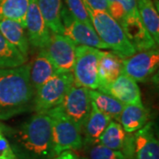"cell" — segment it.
Listing matches in <instances>:
<instances>
[{"mask_svg":"<svg viewBox=\"0 0 159 159\" xmlns=\"http://www.w3.org/2000/svg\"><path fill=\"white\" fill-rule=\"evenodd\" d=\"M128 136L129 134L123 129L119 121L111 119L101 136L99 137L97 143L111 149L122 152L126 144Z\"/></svg>","mask_w":159,"mask_h":159,"instance_id":"obj_21","label":"cell"},{"mask_svg":"<svg viewBox=\"0 0 159 159\" xmlns=\"http://www.w3.org/2000/svg\"><path fill=\"white\" fill-rule=\"evenodd\" d=\"M60 18L63 34L72 40L76 45L94 47L99 50L109 49L108 46L99 38L93 27L75 19L66 6H62Z\"/></svg>","mask_w":159,"mask_h":159,"instance_id":"obj_8","label":"cell"},{"mask_svg":"<svg viewBox=\"0 0 159 159\" xmlns=\"http://www.w3.org/2000/svg\"><path fill=\"white\" fill-rule=\"evenodd\" d=\"M30 0H0V19L19 22L26 29V17Z\"/></svg>","mask_w":159,"mask_h":159,"instance_id":"obj_24","label":"cell"},{"mask_svg":"<svg viewBox=\"0 0 159 159\" xmlns=\"http://www.w3.org/2000/svg\"><path fill=\"white\" fill-rule=\"evenodd\" d=\"M46 113L51 120L53 148L56 156L63 151H78L83 148V139L80 131L74 121L64 112L61 105L51 109Z\"/></svg>","mask_w":159,"mask_h":159,"instance_id":"obj_5","label":"cell"},{"mask_svg":"<svg viewBox=\"0 0 159 159\" xmlns=\"http://www.w3.org/2000/svg\"><path fill=\"white\" fill-rule=\"evenodd\" d=\"M65 1L66 6V7L75 19L92 27L90 19L87 11L83 0H65Z\"/></svg>","mask_w":159,"mask_h":159,"instance_id":"obj_27","label":"cell"},{"mask_svg":"<svg viewBox=\"0 0 159 159\" xmlns=\"http://www.w3.org/2000/svg\"><path fill=\"white\" fill-rule=\"evenodd\" d=\"M89 91V89L84 87L73 84L60 104L64 112L74 121L80 133L91 111V98Z\"/></svg>","mask_w":159,"mask_h":159,"instance_id":"obj_11","label":"cell"},{"mask_svg":"<svg viewBox=\"0 0 159 159\" xmlns=\"http://www.w3.org/2000/svg\"><path fill=\"white\" fill-rule=\"evenodd\" d=\"M89 93L91 101L96 104L99 111L106 114L111 119L119 121L120 113L124 107L122 102H119L111 95L97 89L89 90Z\"/></svg>","mask_w":159,"mask_h":159,"instance_id":"obj_23","label":"cell"},{"mask_svg":"<svg viewBox=\"0 0 159 159\" xmlns=\"http://www.w3.org/2000/svg\"><path fill=\"white\" fill-rule=\"evenodd\" d=\"M57 72V69L46 54L44 49H40L34 61L30 63L29 78L34 92Z\"/></svg>","mask_w":159,"mask_h":159,"instance_id":"obj_17","label":"cell"},{"mask_svg":"<svg viewBox=\"0 0 159 159\" xmlns=\"http://www.w3.org/2000/svg\"><path fill=\"white\" fill-rule=\"evenodd\" d=\"M106 94L125 104L142 103V94L137 82L131 77L121 74L105 91Z\"/></svg>","mask_w":159,"mask_h":159,"instance_id":"obj_15","label":"cell"},{"mask_svg":"<svg viewBox=\"0 0 159 159\" xmlns=\"http://www.w3.org/2000/svg\"><path fill=\"white\" fill-rule=\"evenodd\" d=\"M148 118L149 112L142 102L137 104H125L119 116V122L126 133L133 134L146 125Z\"/></svg>","mask_w":159,"mask_h":159,"instance_id":"obj_18","label":"cell"},{"mask_svg":"<svg viewBox=\"0 0 159 159\" xmlns=\"http://www.w3.org/2000/svg\"><path fill=\"white\" fill-rule=\"evenodd\" d=\"M73 84V73L57 72L34 92L33 110L35 112H47L60 105Z\"/></svg>","mask_w":159,"mask_h":159,"instance_id":"obj_6","label":"cell"},{"mask_svg":"<svg viewBox=\"0 0 159 159\" xmlns=\"http://www.w3.org/2000/svg\"><path fill=\"white\" fill-rule=\"evenodd\" d=\"M29 58L22 55L4 37L0 32V68H10L28 63Z\"/></svg>","mask_w":159,"mask_h":159,"instance_id":"obj_25","label":"cell"},{"mask_svg":"<svg viewBox=\"0 0 159 159\" xmlns=\"http://www.w3.org/2000/svg\"><path fill=\"white\" fill-rule=\"evenodd\" d=\"M83 2L94 10L109 12L108 4L106 0H83Z\"/></svg>","mask_w":159,"mask_h":159,"instance_id":"obj_29","label":"cell"},{"mask_svg":"<svg viewBox=\"0 0 159 159\" xmlns=\"http://www.w3.org/2000/svg\"><path fill=\"white\" fill-rule=\"evenodd\" d=\"M46 24L51 33L63 34L61 22L62 0H36Z\"/></svg>","mask_w":159,"mask_h":159,"instance_id":"obj_22","label":"cell"},{"mask_svg":"<svg viewBox=\"0 0 159 159\" xmlns=\"http://www.w3.org/2000/svg\"><path fill=\"white\" fill-rule=\"evenodd\" d=\"M125 57L114 51H102L98 62V90L105 93L109 86L122 74Z\"/></svg>","mask_w":159,"mask_h":159,"instance_id":"obj_14","label":"cell"},{"mask_svg":"<svg viewBox=\"0 0 159 159\" xmlns=\"http://www.w3.org/2000/svg\"><path fill=\"white\" fill-rule=\"evenodd\" d=\"M80 159H88L87 157H82V158H80Z\"/></svg>","mask_w":159,"mask_h":159,"instance_id":"obj_31","label":"cell"},{"mask_svg":"<svg viewBox=\"0 0 159 159\" xmlns=\"http://www.w3.org/2000/svg\"><path fill=\"white\" fill-rule=\"evenodd\" d=\"M111 119L99 111L91 101V111L86 119L81 134L83 135V146H90L98 142V139L109 125Z\"/></svg>","mask_w":159,"mask_h":159,"instance_id":"obj_16","label":"cell"},{"mask_svg":"<svg viewBox=\"0 0 159 159\" xmlns=\"http://www.w3.org/2000/svg\"><path fill=\"white\" fill-rule=\"evenodd\" d=\"M137 7L142 25L156 44L158 45L159 16L158 11L154 6L153 0H137Z\"/></svg>","mask_w":159,"mask_h":159,"instance_id":"obj_20","label":"cell"},{"mask_svg":"<svg viewBox=\"0 0 159 159\" xmlns=\"http://www.w3.org/2000/svg\"><path fill=\"white\" fill-rule=\"evenodd\" d=\"M87 147H89L88 159H126L121 151L111 149L99 143Z\"/></svg>","mask_w":159,"mask_h":159,"instance_id":"obj_26","label":"cell"},{"mask_svg":"<svg viewBox=\"0 0 159 159\" xmlns=\"http://www.w3.org/2000/svg\"><path fill=\"white\" fill-rule=\"evenodd\" d=\"M5 132L19 159H53L51 120L46 112H35L16 127L4 125Z\"/></svg>","mask_w":159,"mask_h":159,"instance_id":"obj_1","label":"cell"},{"mask_svg":"<svg viewBox=\"0 0 159 159\" xmlns=\"http://www.w3.org/2000/svg\"><path fill=\"white\" fill-rule=\"evenodd\" d=\"M0 32L11 45L29 58L30 44L25 29L20 23L8 19H0Z\"/></svg>","mask_w":159,"mask_h":159,"instance_id":"obj_19","label":"cell"},{"mask_svg":"<svg viewBox=\"0 0 159 159\" xmlns=\"http://www.w3.org/2000/svg\"><path fill=\"white\" fill-rule=\"evenodd\" d=\"M134 159H159V142L152 121L134 133Z\"/></svg>","mask_w":159,"mask_h":159,"instance_id":"obj_13","label":"cell"},{"mask_svg":"<svg viewBox=\"0 0 159 159\" xmlns=\"http://www.w3.org/2000/svg\"><path fill=\"white\" fill-rule=\"evenodd\" d=\"M102 51L94 47L77 45L75 50L73 76L74 84L89 90L98 89L97 68Z\"/></svg>","mask_w":159,"mask_h":159,"instance_id":"obj_7","label":"cell"},{"mask_svg":"<svg viewBox=\"0 0 159 159\" xmlns=\"http://www.w3.org/2000/svg\"><path fill=\"white\" fill-rule=\"evenodd\" d=\"M0 159H19L6 136L4 125L0 123Z\"/></svg>","mask_w":159,"mask_h":159,"instance_id":"obj_28","label":"cell"},{"mask_svg":"<svg viewBox=\"0 0 159 159\" xmlns=\"http://www.w3.org/2000/svg\"><path fill=\"white\" fill-rule=\"evenodd\" d=\"M106 1L109 13L120 25L136 51H146L157 47L142 25L137 7V0Z\"/></svg>","mask_w":159,"mask_h":159,"instance_id":"obj_3","label":"cell"},{"mask_svg":"<svg viewBox=\"0 0 159 159\" xmlns=\"http://www.w3.org/2000/svg\"><path fill=\"white\" fill-rule=\"evenodd\" d=\"M26 29L29 44L34 49H43L51 36V31L40 11L36 0H30L26 17Z\"/></svg>","mask_w":159,"mask_h":159,"instance_id":"obj_12","label":"cell"},{"mask_svg":"<svg viewBox=\"0 0 159 159\" xmlns=\"http://www.w3.org/2000/svg\"><path fill=\"white\" fill-rule=\"evenodd\" d=\"M53 159H80L79 156L72 150L63 151L60 154L55 156Z\"/></svg>","mask_w":159,"mask_h":159,"instance_id":"obj_30","label":"cell"},{"mask_svg":"<svg viewBox=\"0 0 159 159\" xmlns=\"http://www.w3.org/2000/svg\"><path fill=\"white\" fill-rule=\"evenodd\" d=\"M76 46L65 34L51 33L50 39L43 49L57 72L72 73Z\"/></svg>","mask_w":159,"mask_h":159,"instance_id":"obj_10","label":"cell"},{"mask_svg":"<svg viewBox=\"0 0 159 159\" xmlns=\"http://www.w3.org/2000/svg\"><path fill=\"white\" fill-rule=\"evenodd\" d=\"M158 48L138 51L131 57L123 59L122 74L134 79L136 82H144L158 69Z\"/></svg>","mask_w":159,"mask_h":159,"instance_id":"obj_9","label":"cell"},{"mask_svg":"<svg viewBox=\"0 0 159 159\" xmlns=\"http://www.w3.org/2000/svg\"><path fill=\"white\" fill-rule=\"evenodd\" d=\"M30 63L0 68V120L33 110L34 90L29 78Z\"/></svg>","mask_w":159,"mask_h":159,"instance_id":"obj_2","label":"cell"},{"mask_svg":"<svg viewBox=\"0 0 159 159\" xmlns=\"http://www.w3.org/2000/svg\"><path fill=\"white\" fill-rule=\"evenodd\" d=\"M84 5L93 29L109 49L123 57H131L136 53V50L125 35L124 30L109 12L97 11L86 4Z\"/></svg>","mask_w":159,"mask_h":159,"instance_id":"obj_4","label":"cell"}]
</instances>
